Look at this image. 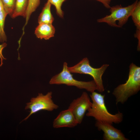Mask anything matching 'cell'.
<instances>
[{
    "label": "cell",
    "instance_id": "6da1fadb",
    "mask_svg": "<svg viewBox=\"0 0 140 140\" xmlns=\"http://www.w3.org/2000/svg\"><path fill=\"white\" fill-rule=\"evenodd\" d=\"M140 90V67L133 63L129 66L128 80L125 83L115 88L113 94L116 98V104H123L131 96L136 94Z\"/></svg>",
    "mask_w": 140,
    "mask_h": 140
},
{
    "label": "cell",
    "instance_id": "7a4b0ae2",
    "mask_svg": "<svg viewBox=\"0 0 140 140\" xmlns=\"http://www.w3.org/2000/svg\"><path fill=\"white\" fill-rule=\"evenodd\" d=\"M90 97L92 100L91 107L87 111L86 115L93 117L96 121L110 123L118 124L123 121V114L118 111L113 114L108 111L105 105V95H102L95 91L91 93Z\"/></svg>",
    "mask_w": 140,
    "mask_h": 140
},
{
    "label": "cell",
    "instance_id": "3957f363",
    "mask_svg": "<svg viewBox=\"0 0 140 140\" xmlns=\"http://www.w3.org/2000/svg\"><path fill=\"white\" fill-rule=\"evenodd\" d=\"M138 1L136 0L131 4L125 7L118 5L111 7L109 9L110 14L98 19L97 22L106 23L111 27H122L127 22Z\"/></svg>",
    "mask_w": 140,
    "mask_h": 140
},
{
    "label": "cell",
    "instance_id": "277c9868",
    "mask_svg": "<svg viewBox=\"0 0 140 140\" xmlns=\"http://www.w3.org/2000/svg\"><path fill=\"white\" fill-rule=\"evenodd\" d=\"M109 65L105 64L99 68H95L90 65L87 58H85L74 66L68 67L71 73L86 74L92 76L94 79L97 87V90L100 92L104 90L102 77Z\"/></svg>",
    "mask_w": 140,
    "mask_h": 140
},
{
    "label": "cell",
    "instance_id": "5b68a950",
    "mask_svg": "<svg viewBox=\"0 0 140 140\" xmlns=\"http://www.w3.org/2000/svg\"><path fill=\"white\" fill-rule=\"evenodd\" d=\"M67 64L65 62L63 69L59 73L52 77L49 81L51 85L65 84L75 86L80 89H84L91 93L97 90L96 85L94 80L88 81L78 80L73 78V75L68 68Z\"/></svg>",
    "mask_w": 140,
    "mask_h": 140
},
{
    "label": "cell",
    "instance_id": "8992f818",
    "mask_svg": "<svg viewBox=\"0 0 140 140\" xmlns=\"http://www.w3.org/2000/svg\"><path fill=\"white\" fill-rule=\"evenodd\" d=\"M58 108V106L55 103L52 99L51 92H48L45 95L39 93L36 97L31 98L30 102L26 104L25 109H30V113L22 121L26 120L32 115L40 111H52Z\"/></svg>",
    "mask_w": 140,
    "mask_h": 140
},
{
    "label": "cell",
    "instance_id": "52a82bcc",
    "mask_svg": "<svg viewBox=\"0 0 140 140\" xmlns=\"http://www.w3.org/2000/svg\"><path fill=\"white\" fill-rule=\"evenodd\" d=\"M92 102L88 94L82 93L81 96L74 100L68 107L72 112L78 124L82 122L85 113L91 107Z\"/></svg>",
    "mask_w": 140,
    "mask_h": 140
},
{
    "label": "cell",
    "instance_id": "ba28073f",
    "mask_svg": "<svg viewBox=\"0 0 140 140\" xmlns=\"http://www.w3.org/2000/svg\"><path fill=\"white\" fill-rule=\"evenodd\" d=\"M113 124L107 122L96 121L95 126L99 131L104 133V140H128L121 131L115 128Z\"/></svg>",
    "mask_w": 140,
    "mask_h": 140
},
{
    "label": "cell",
    "instance_id": "9c48e42d",
    "mask_svg": "<svg viewBox=\"0 0 140 140\" xmlns=\"http://www.w3.org/2000/svg\"><path fill=\"white\" fill-rule=\"evenodd\" d=\"M78 124L72 111L69 109L61 111L54 120L53 127L55 128H73Z\"/></svg>",
    "mask_w": 140,
    "mask_h": 140
},
{
    "label": "cell",
    "instance_id": "30bf717a",
    "mask_svg": "<svg viewBox=\"0 0 140 140\" xmlns=\"http://www.w3.org/2000/svg\"><path fill=\"white\" fill-rule=\"evenodd\" d=\"M55 32V28L52 24L42 23L37 27L34 34L37 38L47 40L54 37Z\"/></svg>",
    "mask_w": 140,
    "mask_h": 140
},
{
    "label": "cell",
    "instance_id": "8fae6325",
    "mask_svg": "<svg viewBox=\"0 0 140 140\" xmlns=\"http://www.w3.org/2000/svg\"><path fill=\"white\" fill-rule=\"evenodd\" d=\"M51 5L49 0H48L38 17V23L39 24H52L54 19L51 12Z\"/></svg>",
    "mask_w": 140,
    "mask_h": 140
},
{
    "label": "cell",
    "instance_id": "7c38bea8",
    "mask_svg": "<svg viewBox=\"0 0 140 140\" xmlns=\"http://www.w3.org/2000/svg\"><path fill=\"white\" fill-rule=\"evenodd\" d=\"M28 3V0H16L15 8L12 18H15L19 16L25 17Z\"/></svg>",
    "mask_w": 140,
    "mask_h": 140
},
{
    "label": "cell",
    "instance_id": "4fadbf2b",
    "mask_svg": "<svg viewBox=\"0 0 140 140\" xmlns=\"http://www.w3.org/2000/svg\"><path fill=\"white\" fill-rule=\"evenodd\" d=\"M40 4V0H28L25 17V22L23 28V32H24L25 27L27 25L31 14L35 11Z\"/></svg>",
    "mask_w": 140,
    "mask_h": 140
},
{
    "label": "cell",
    "instance_id": "5bb4252c",
    "mask_svg": "<svg viewBox=\"0 0 140 140\" xmlns=\"http://www.w3.org/2000/svg\"><path fill=\"white\" fill-rule=\"evenodd\" d=\"M8 15L4 10L0 11V42L4 43L7 40V38L4 30L6 17Z\"/></svg>",
    "mask_w": 140,
    "mask_h": 140
},
{
    "label": "cell",
    "instance_id": "9a60e30c",
    "mask_svg": "<svg viewBox=\"0 0 140 140\" xmlns=\"http://www.w3.org/2000/svg\"><path fill=\"white\" fill-rule=\"evenodd\" d=\"M130 16L136 27V29H140V1H138Z\"/></svg>",
    "mask_w": 140,
    "mask_h": 140
},
{
    "label": "cell",
    "instance_id": "2e32d148",
    "mask_svg": "<svg viewBox=\"0 0 140 140\" xmlns=\"http://www.w3.org/2000/svg\"><path fill=\"white\" fill-rule=\"evenodd\" d=\"M4 10L8 15L11 16L14 11L16 0H1Z\"/></svg>",
    "mask_w": 140,
    "mask_h": 140
},
{
    "label": "cell",
    "instance_id": "e0dca14e",
    "mask_svg": "<svg viewBox=\"0 0 140 140\" xmlns=\"http://www.w3.org/2000/svg\"><path fill=\"white\" fill-rule=\"evenodd\" d=\"M51 4L55 6L58 15L60 17L62 18L64 12L61 9V6L66 0H49Z\"/></svg>",
    "mask_w": 140,
    "mask_h": 140
},
{
    "label": "cell",
    "instance_id": "ac0fdd59",
    "mask_svg": "<svg viewBox=\"0 0 140 140\" xmlns=\"http://www.w3.org/2000/svg\"><path fill=\"white\" fill-rule=\"evenodd\" d=\"M7 44L5 43H3L2 44H0V58L1 59V64L0 67L2 66L3 64V60H6V58H5L2 54V52L3 49L6 47Z\"/></svg>",
    "mask_w": 140,
    "mask_h": 140
},
{
    "label": "cell",
    "instance_id": "d6986e66",
    "mask_svg": "<svg viewBox=\"0 0 140 140\" xmlns=\"http://www.w3.org/2000/svg\"><path fill=\"white\" fill-rule=\"evenodd\" d=\"M134 36L138 40L137 50L139 51L140 50V29H136V32L134 34Z\"/></svg>",
    "mask_w": 140,
    "mask_h": 140
},
{
    "label": "cell",
    "instance_id": "ffe728a7",
    "mask_svg": "<svg viewBox=\"0 0 140 140\" xmlns=\"http://www.w3.org/2000/svg\"><path fill=\"white\" fill-rule=\"evenodd\" d=\"M102 3L106 8L109 9L111 6L110 4L112 0H95Z\"/></svg>",
    "mask_w": 140,
    "mask_h": 140
},
{
    "label": "cell",
    "instance_id": "44dd1931",
    "mask_svg": "<svg viewBox=\"0 0 140 140\" xmlns=\"http://www.w3.org/2000/svg\"><path fill=\"white\" fill-rule=\"evenodd\" d=\"M4 10L3 5L2 1L0 0V11Z\"/></svg>",
    "mask_w": 140,
    "mask_h": 140
}]
</instances>
